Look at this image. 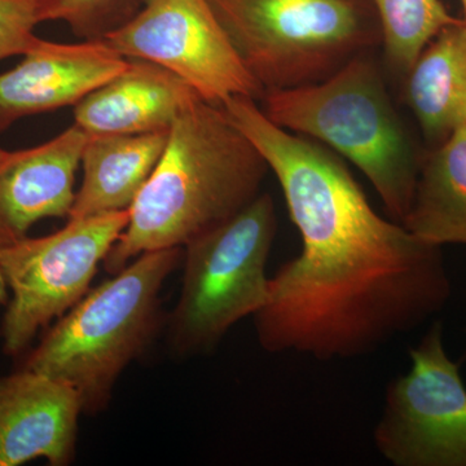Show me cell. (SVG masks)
<instances>
[{
	"mask_svg": "<svg viewBox=\"0 0 466 466\" xmlns=\"http://www.w3.org/2000/svg\"><path fill=\"white\" fill-rule=\"evenodd\" d=\"M147 0H39V18L63 21L84 41L103 39L125 25Z\"/></svg>",
	"mask_w": 466,
	"mask_h": 466,
	"instance_id": "18",
	"label": "cell"
},
{
	"mask_svg": "<svg viewBox=\"0 0 466 466\" xmlns=\"http://www.w3.org/2000/svg\"><path fill=\"white\" fill-rule=\"evenodd\" d=\"M103 41L126 58L157 64L202 99H262L263 88L242 64L208 0H147L130 21Z\"/></svg>",
	"mask_w": 466,
	"mask_h": 466,
	"instance_id": "9",
	"label": "cell"
},
{
	"mask_svg": "<svg viewBox=\"0 0 466 466\" xmlns=\"http://www.w3.org/2000/svg\"><path fill=\"white\" fill-rule=\"evenodd\" d=\"M269 168L220 104L198 97L174 122L167 148L104 260L115 275L146 251L184 248L260 195Z\"/></svg>",
	"mask_w": 466,
	"mask_h": 466,
	"instance_id": "2",
	"label": "cell"
},
{
	"mask_svg": "<svg viewBox=\"0 0 466 466\" xmlns=\"http://www.w3.org/2000/svg\"><path fill=\"white\" fill-rule=\"evenodd\" d=\"M263 91L318 84L381 45L370 0H208Z\"/></svg>",
	"mask_w": 466,
	"mask_h": 466,
	"instance_id": "5",
	"label": "cell"
},
{
	"mask_svg": "<svg viewBox=\"0 0 466 466\" xmlns=\"http://www.w3.org/2000/svg\"><path fill=\"white\" fill-rule=\"evenodd\" d=\"M124 72L85 97L75 124L90 135L170 131L177 116L201 97L182 78L157 64L137 58Z\"/></svg>",
	"mask_w": 466,
	"mask_h": 466,
	"instance_id": "13",
	"label": "cell"
},
{
	"mask_svg": "<svg viewBox=\"0 0 466 466\" xmlns=\"http://www.w3.org/2000/svg\"><path fill=\"white\" fill-rule=\"evenodd\" d=\"M276 232L274 198L262 192L183 248L182 289L168 318V337L177 354H208L233 325L262 309Z\"/></svg>",
	"mask_w": 466,
	"mask_h": 466,
	"instance_id": "6",
	"label": "cell"
},
{
	"mask_svg": "<svg viewBox=\"0 0 466 466\" xmlns=\"http://www.w3.org/2000/svg\"><path fill=\"white\" fill-rule=\"evenodd\" d=\"M81 413V398L60 380L23 367L0 377V466L72 464Z\"/></svg>",
	"mask_w": 466,
	"mask_h": 466,
	"instance_id": "11",
	"label": "cell"
},
{
	"mask_svg": "<svg viewBox=\"0 0 466 466\" xmlns=\"http://www.w3.org/2000/svg\"><path fill=\"white\" fill-rule=\"evenodd\" d=\"M260 101L274 124L352 162L372 184L389 216L403 222L425 150L408 133L381 69L368 54L324 81L266 91Z\"/></svg>",
	"mask_w": 466,
	"mask_h": 466,
	"instance_id": "3",
	"label": "cell"
},
{
	"mask_svg": "<svg viewBox=\"0 0 466 466\" xmlns=\"http://www.w3.org/2000/svg\"><path fill=\"white\" fill-rule=\"evenodd\" d=\"M9 299V291L7 283H5V276L2 274L0 269V306H7Z\"/></svg>",
	"mask_w": 466,
	"mask_h": 466,
	"instance_id": "20",
	"label": "cell"
},
{
	"mask_svg": "<svg viewBox=\"0 0 466 466\" xmlns=\"http://www.w3.org/2000/svg\"><path fill=\"white\" fill-rule=\"evenodd\" d=\"M462 8H464V20L466 23V0H461Z\"/></svg>",
	"mask_w": 466,
	"mask_h": 466,
	"instance_id": "21",
	"label": "cell"
},
{
	"mask_svg": "<svg viewBox=\"0 0 466 466\" xmlns=\"http://www.w3.org/2000/svg\"><path fill=\"white\" fill-rule=\"evenodd\" d=\"M128 63L103 39L56 43L39 38L17 66L0 75V134L26 116L76 106Z\"/></svg>",
	"mask_w": 466,
	"mask_h": 466,
	"instance_id": "10",
	"label": "cell"
},
{
	"mask_svg": "<svg viewBox=\"0 0 466 466\" xmlns=\"http://www.w3.org/2000/svg\"><path fill=\"white\" fill-rule=\"evenodd\" d=\"M5 153H7V150L0 149V159H2L3 157H5Z\"/></svg>",
	"mask_w": 466,
	"mask_h": 466,
	"instance_id": "22",
	"label": "cell"
},
{
	"mask_svg": "<svg viewBox=\"0 0 466 466\" xmlns=\"http://www.w3.org/2000/svg\"><path fill=\"white\" fill-rule=\"evenodd\" d=\"M39 24V0H0V61L32 50Z\"/></svg>",
	"mask_w": 466,
	"mask_h": 466,
	"instance_id": "19",
	"label": "cell"
},
{
	"mask_svg": "<svg viewBox=\"0 0 466 466\" xmlns=\"http://www.w3.org/2000/svg\"><path fill=\"white\" fill-rule=\"evenodd\" d=\"M223 108L278 177L302 241L253 317L260 348L361 358L443 311L452 281L441 247L376 213L337 153L274 124L256 99Z\"/></svg>",
	"mask_w": 466,
	"mask_h": 466,
	"instance_id": "1",
	"label": "cell"
},
{
	"mask_svg": "<svg viewBox=\"0 0 466 466\" xmlns=\"http://www.w3.org/2000/svg\"><path fill=\"white\" fill-rule=\"evenodd\" d=\"M381 27V45L392 70L406 76L426 46L461 21L441 0H370Z\"/></svg>",
	"mask_w": 466,
	"mask_h": 466,
	"instance_id": "17",
	"label": "cell"
},
{
	"mask_svg": "<svg viewBox=\"0 0 466 466\" xmlns=\"http://www.w3.org/2000/svg\"><path fill=\"white\" fill-rule=\"evenodd\" d=\"M410 368L386 389L373 431L377 452L394 466H466V385L434 321Z\"/></svg>",
	"mask_w": 466,
	"mask_h": 466,
	"instance_id": "8",
	"label": "cell"
},
{
	"mask_svg": "<svg viewBox=\"0 0 466 466\" xmlns=\"http://www.w3.org/2000/svg\"><path fill=\"white\" fill-rule=\"evenodd\" d=\"M168 133L88 134L84 180L67 219L128 210L167 148Z\"/></svg>",
	"mask_w": 466,
	"mask_h": 466,
	"instance_id": "14",
	"label": "cell"
},
{
	"mask_svg": "<svg viewBox=\"0 0 466 466\" xmlns=\"http://www.w3.org/2000/svg\"><path fill=\"white\" fill-rule=\"evenodd\" d=\"M88 134L73 124L54 139L0 159V249L46 218H67Z\"/></svg>",
	"mask_w": 466,
	"mask_h": 466,
	"instance_id": "12",
	"label": "cell"
},
{
	"mask_svg": "<svg viewBox=\"0 0 466 466\" xmlns=\"http://www.w3.org/2000/svg\"><path fill=\"white\" fill-rule=\"evenodd\" d=\"M407 106L425 139L440 146L466 121V23L444 27L406 76Z\"/></svg>",
	"mask_w": 466,
	"mask_h": 466,
	"instance_id": "15",
	"label": "cell"
},
{
	"mask_svg": "<svg viewBox=\"0 0 466 466\" xmlns=\"http://www.w3.org/2000/svg\"><path fill=\"white\" fill-rule=\"evenodd\" d=\"M130 222L128 210L67 219L51 235L0 249L9 291L0 336L8 357L23 355L39 330L75 308L90 291L97 267Z\"/></svg>",
	"mask_w": 466,
	"mask_h": 466,
	"instance_id": "7",
	"label": "cell"
},
{
	"mask_svg": "<svg viewBox=\"0 0 466 466\" xmlns=\"http://www.w3.org/2000/svg\"><path fill=\"white\" fill-rule=\"evenodd\" d=\"M182 260L183 248L137 256L57 319L23 368L67 383L84 413L106 410L116 380L155 339L162 285Z\"/></svg>",
	"mask_w": 466,
	"mask_h": 466,
	"instance_id": "4",
	"label": "cell"
},
{
	"mask_svg": "<svg viewBox=\"0 0 466 466\" xmlns=\"http://www.w3.org/2000/svg\"><path fill=\"white\" fill-rule=\"evenodd\" d=\"M401 225L434 247L466 248V121L440 146L425 150Z\"/></svg>",
	"mask_w": 466,
	"mask_h": 466,
	"instance_id": "16",
	"label": "cell"
}]
</instances>
